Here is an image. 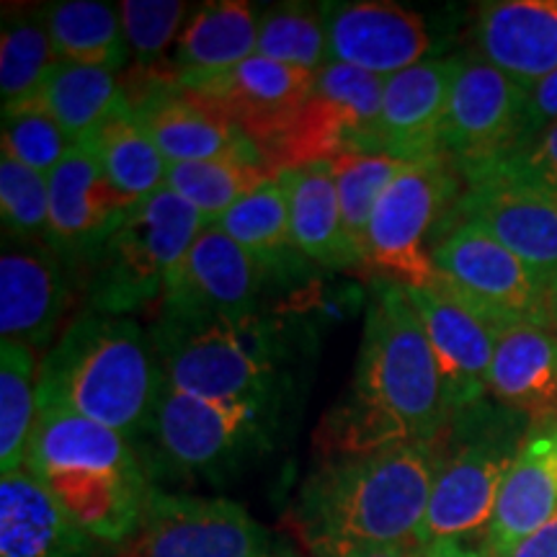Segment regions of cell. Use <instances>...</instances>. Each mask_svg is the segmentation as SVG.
Wrapping results in <instances>:
<instances>
[{
    "instance_id": "cell-13",
    "label": "cell",
    "mask_w": 557,
    "mask_h": 557,
    "mask_svg": "<svg viewBox=\"0 0 557 557\" xmlns=\"http://www.w3.org/2000/svg\"><path fill=\"white\" fill-rule=\"evenodd\" d=\"M267 271L218 225H207L165 278L158 315H256Z\"/></svg>"
},
{
    "instance_id": "cell-29",
    "label": "cell",
    "mask_w": 557,
    "mask_h": 557,
    "mask_svg": "<svg viewBox=\"0 0 557 557\" xmlns=\"http://www.w3.org/2000/svg\"><path fill=\"white\" fill-rule=\"evenodd\" d=\"M218 227L261 263L269 282L287 278L289 271H297L299 261L305 259L292 243L287 191L278 176L243 197L218 222Z\"/></svg>"
},
{
    "instance_id": "cell-44",
    "label": "cell",
    "mask_w": 557,
    "mask_h": 557,
    "mask_svg": "<svg viewBox=\"0 0 557 557\" xmlns=\"http://www.w3.org/2000/svg\"><path fill=\"white\" fill-rule=\"evenodd\" d=\"M549 323H553V331L557 333V278L549 282Z\"/></svg>"
},
{
    "instance_id": "cell-4",
    "label": "cell",
    "mask_w": 557,
    "mask_h": 557,
    "mask_svg": "<svg viewBox=\"0 0 557 557\" xmlns=\"http://www.w3.org/2000/svg\"><path fill=\"white\" fill-rule=\"evenodd\" d=\"M150 336L171 387L282 410L289 385L287 344L274 318L158 315Z\"/></svg>"
},
{
    "instance_id": "cell-16",
    "label": "cell",
    "mask_w": 557,
    "mask_h": 557,
    "mask_svg": "<svg viewBox=\"0 0 557 557\" xmlns=\"http://www.w3.org/2000/svg\"><path fill=\"white\" fill-rule=\"evenodd\" d=\"M312 86L315 73L253 54L191 94L227 116L256 148L263 150L295 122L310 101Z\"/></svg>"
},
{
    "instance_id": "cell-32",
    "label": "cell",
    "mask_w": 557,
    "mask_h": 557,
    "mask_svg": "<svg viewBox=\"0 0 557 557\" xmlns=\"http://www.w3.org/2000/svg\"><path fill=\"white\" fill-rule=\"evenodd\" d=\"M37 357L24 344H0V472L26 468L34 423L39 416Z\"/></svg>"
},
{
    "instance_id": "cell-40",
    "label": "cell",
    "mask_w": 557,
    "mask_h": 557,
    "mask_svg": "<svg viewBox=\"0 0 557 557\" xmlns=\"http://www.w3.org/2000/svg\"><path fill=\"white\" fill-rule=\"evenodd\" d=\"M557 122V70L545 81L527 90L524 116H521V139L537 135L549 124ZM519 139V143H521Z\"/></svg>"
},
{
    "instance_id": "cell-35",
    "label": "cell",
    "mask_w": 557,
    "mask_h": 557,
    "mask_svg": "<svg viewBox=\"0 0 557 557\" xmlns=\"http://www.w3.org/2000/svg\"><path fill=\"white\" fill-rule=\"evenodd\" d=\"M331 163L346 235L359 253L361 267H364L374 209L408 163L387 156H367V152H344V156L333 158Z\"/></svg>"
},
{
    "instance_id": "cell-21",
    "label": "cell",
    "mask_w": 557,
    "mask_h": 557,
    "mask_svg": "<svg viewBox=\"0 0 557 557\" xmlns=\"http://www.w3.org/2000/svg\"><path fill=\"white\" fill-rule=\"evenodd\" d=\"M88 534L54 493L18 470L0 480V557H116Z\"/></svg>"
},
{
    "instance_id": "cell-3",
    "label": "cell",
    "mask_w": 557,
    "mask_h": 557,
    "mask_svg": "<svg viewBox=\"0 0 557 557\" xmlns=\"http://www.w3.org/2000/svg\"><path fill=\"white\" fill-rule=\"evenodd\" d=\"M163 385L148 329L135 318L83 310L41 359L37 400L114 429L137 447Z\"/></svg>"
},
{
    "instance_id": "cell-19",
    "label": "cell",
    "mask_w": 557,
    "mask_h": 557,
    "mask_svg": "<svg viewBox=\"0 0 557 557\" xmlns=\"http://www.w3.org/2000/svg\"><path fill=\"white\" fill-rule=\"evenodd\" d=\"M129 103L169 163L214 158H248L263 163L261 150L227 116L171 81L156 78Z\"/></svg>"
},
{
    "instance_id": "cell-20",
    "label": "cell",
    "mask_w": 557,
    "mask_h": 557,
    "mask_svg": "<svg viewBox=\"0 0 557 557\" xmlns=\"http://www.w3.org/2000/svg\"><path fill=\"white\" fill-rule=\"evenodd\" d=\"M462 54L431 58L387 78L377 124L380 156L403 163L442 156L444 120Z\"/></svg>"
},
{
    "instance_id": "cell-34",
    "label": "cell",
    "mask_w": 557,
    "mask_h": 557,
    "mask_svg": "<svg viewBox=\"0 0 557 557\" xmlns=\"http://www.w3.org/2000/svg\"><path fill=\"white\" fill-rule=\"evenodd\" d=\"M256 54L318 73L329 65V3H278L259 16Z\"/></svg>"
},
{
    "instance_id": "cell-39",
    "label": "cell",
    "mask_w": 557,
    "mask_h": 557,
    "mask_svg": "<svg viewBox=\"0 0 557 557\" xmlns=\"http://www.w3.org/2000/svg\"><path fill=\"white\" fill-rule=\"evenodd\" d=\"M189 5L176 0H124L120 3L122 26L135 62L143 70H152L173 41H178L186 26Z\"/></svg>"
},
{
    "instance_id": "cell-7",
    "label": "cell",
    "mask_w": 557,
    "mask_h": 557,
    "mask_svg": "<svg viewBox=\"0 0 557 557\" xmlns=\"http://www.w3.org/2000/svg\"><path fill=\"white\" fill-rule=\"evenodd\" d=\"M462 184L447 156L408 163L374 209L364 267L398 287H431V248L462 197Z\"/></svg>"
},
{
    "instance_id": "cell-33",
    "label": "cell",
    "mask_w": 557,
    "mask_h": 557,
    "mask_svg": "<svg viewBox=\"0 0 557 557\" xmlns=\"http://www.w3.org/2000/svg\"><path fill=\"white\" fill-rule=\"evenodd\" d=\"M58 62L41 9L5 16L3 34H0L3 109L37 99Z\"/></svg>"
},
{
    "instance_id": "cell-25",
    "label": "cell",
    "mask_w": 557,
    "mask_h": 557,
    "mask_svg": "<svg viewBox=\"0 0 557 557\" xmlns=\"http://www.w3.org/2000/svg\"><path fill=\"white\" fill-rule=\"evenodd\" d=\"M487 393L534 426L557 423V333L537 325L500 333Z\"/></svg>"
},
{
    "instance_id": "cell-18",
    "label": "cell",
    "mask_w": 557,
    "mask_h": 557,
    "mask_svg": "<svg viewBox=\"0 0 557 557\" xmlns=\"http://www.w3.org/2000/svg\"><path fill=\"white\" fill-rule=\"evenodd\" d=\"M431 34L421 13L389 0L329 3V60L393 78L429 60Z\"/></svg>"
},
{
    "instance_id": "cell-10",
    "label": "cell",
    "mask_w": 557,
    "mask_h": 557,
    "mask_svg": "<svg viewBox=\"0 0 557 557\" xmlns=\"http://www.w3.org/2000/svg\"><path fill=\"white\" fill-rule=\"evenodd\" d=\"M274 547L235 500L152 487L143 524L116 557H267Z\"/></svg>"
},
{
    "instance_id": "cell-28",
    "label": "cell",
    "mask_w": 557,
    "mask_h": 557,
    "mask_svg": "<svg viewBox=\"0 0 557 557\" xmlns=\"http://www.w3.org/2000/svg\"><path fill=\"white\" fill-rule=\"evenodd\" d=\"M41 13L58 60L107 67L111 73L127 62L129 45L120 5L101 0H58L41 5Z\"/></svg>"
},
{
    "instance_id": "cell-30",
    "label": "cell",
    "mask_w": 557,
    "mask_h": 557,
    "mask_svg": "<svg viewBox=\"0 0 557 557\" xmlns=\"http://www.w3.org/2000/svg\"><path fill=\"white\" fill-rule=\"evenodd\" d=\"M81 145L94 152L111 184L132 199L143 201L165 186L171 163L152 143L129 101Z\"/></svg>"
},
{
    "instance_id": "cell-43",
    "label": "cell",
    "mask_w": 557,
    "mask_h": 557,
    "mask_svg": "<svg viewBox=\"0 0 557 557\" xmlns=\"http://www.w3.org/2000/svg\"><path fill=\"white\" fill-rule=\"evenodd\" d=\"M421 545H385V547H367L348 553L344 557H421Z\"/></svg>"
},
{
    "instance_id": "cell-11",
    "label": "cell",
    "mask_w": 557,
    "mask_h": 557,
    "mask_svg": "<svg viewBox=\"0 0 557 557\" xmlns=\"http://www.w3.org/2000/svg\"><path fill=\"white\" fill-rule=\"evenodd\" d=\"M47 184H50L47 246L65 263V269L88 271L139 201L111 184L86 145H73L65 160L50 173Z\"/></svg>"
},
{
    "instance_id": "cell-12",
    "label": "cell",
    "mask_w": 557,
    "mask_h": 557,
    "mask_svg": "<svg viewBox=\"0 0 557 557\" xmlns=\"http://www.w3.org/2000/svg\"><path fill=\"white\" fill-rule=\"evenodd\" d=\"M524 103L527 88L480 58H462L442 132V156L457 165L459 176L493 163L519 143Z\"/></svg>"
},
{
    "instance_id": "cell-6",
    "label": "cell",
    "mask_w": 557,
    "mask_h": 557,
    "mask_svg": "<svg viewBox=\"0 0 557 557\" xmlns=\"http://www.w3.org/2000/svg\"><path fill=\"white\" fill-rule=\"evenodd\" d=\"M201 230L205 220L197 209L165 186L139 201L88 267V310L132 318L152 308Z\"/></svg>"
},
{
    "instance_id": "cell-42",
    "label": "cell",
    "mask_w": 557,
    "mask_h": 557,
    "mask_svg": "<svg viewBox=\"0 0 557 557\" xmlns=\"http://www.w3.org/2000/svg\"><path fill=\"white\" fill-rule=\"evenodd\" d=\"M421 557H487V553H480L457 540H436L423 545Z\"/></svg>"
},
{
    "instance_id": "cell-1",
    "label": "cell",
    "mask_w": 557,
    "mask_h": 557,
    "mask_svg": "<svg viewBox=\"0 0 557 557\" xmlns=\"http://www.w3.org/2000/svg\"><path fill=\"white\" fill-rule=\"evenodd\" d=\"M449 423L434 351L406 287L377 282L351 389L325 423L331 455L434 444Z\"/></svg>"
},
{
    "instance_id": "cell-31",
    "label": "cell",
    "mask_w": 557,
    "mask_h": 557,
    "mask_svg": "<svg viewBox=\"0 0 557 557\" xmlns=\"http://www.w3.org/2000/svg\"><path fill=\"white\" fill-rule=\"evenodd\" d=\"M267 163L248 158H214L197 163H171L165 189L197 209L207 225H218L243 197L274 178Z\"/></svg>"
},
{
    "instance_id": "cell-38",
    "label": "cell",
    "mask_w": 557,
    "mask_h": 557,
    "mask_svg": "<svg viewBox=\"0 0 557 557\" xmlns=\"http://www.w3.org/2000/svg\"><path fill=\"white\" fill-rule=\"evenodd\" d=\"M465 186L513 184L547 194H557V122L537 135L521 139L511 150L462 176Z\"/></svg>"
},
{
    "instance_id": "cell-27",
    "label": "cell",
    "mask_w": 557,
    "mask_h": 557,
    "mask_svg": "<svg viewBox=\"0 0 557 557\" xmlns=\"http://www.w3.org/2000/svg\"><path fill=\"white\" fill-rule=\"evenodd\" d=\"M37 101L50 111L73 145L86 143L127 103V90L107 67L58 62Z\"/></svg>"
},
{
    "instance_id": "cell-14",
    "label": "cell",
    "mask_w": 557,
    "mask_h": 557,
    "mask_svg": "<svg viewBox=\"0 0 557 557\" xmlns=\"http://www.w3.org/2000/svg\"><path fill=\"white\" fill-rule=\"evenodd\" d=\"M406 292L434 351L444 403H447L449 416L457 418L483 403L498 331L438 284Z\"/></svg>"
},
{
    "instance_id": "cell-23",
    "label": "cell",
    "mask_w": 557,
    "mask_h": 557,
    "mask_svg": "<svg viewBox=\"0 0 557 557\" xmlns=\"http://www.w3.org/2000/svg\"><path fill=\"white\" fill-rule=\"evenodd\" d=\"M557 511V423L524 436L485 532L487 557H506Z\"/></svg>"
},
{
    "instance_id": "cell-17",
    "label": "cell",
    "mask_w": 557,
    "mask_h": 557,
    "mask_svg": "<svg viewBox=\"0 0 557 557\" xmlns=\"http://www.w3.org/2000/svg\"><path fill=\"white\" fill-rule=\"evenodd\" d=\"M41 240L3 238L0 253V338L32 351L54 346L67 305V274Z\"/></svg>"
},
{
    "instance_id": "cell-41",
    "label": "cell",
    "mask_w": 557,
    "mask_h": 557,
    "mask_svg": "<svg viewBox=\"0 0 557 557\" xmlns=\"http://www.w3.org/2000/svg\"><path fill=\"white\" fill-rule=\"evenodd\" d=\"M506 557H557V511Z\"/></svg>"
},
{
    "instance_id": "cell-37",
    "label": "cell",
    "mask_w": 557,
    "mask_h": 557,
    "mask_svg": "<svg viewBox=\"0 0 557 557\" xmlns=\"http://www.w3.org/2000/svg\"><path fill=\"white\" fill-rule=\"evenodd\" d=\"M0 222H3V238L47 243V227H50L47 176L26 169L9 156H0Z\"/></svg>"
},
{
    "instance_id": "cell-26",
    "label": "cell",
    "mask_w": 557,
    "mask_h": 557,
    "mask_svg": "<svg viewBox=\"0 0 557 557\" xmlns=\"http://www.w3.org/2000/svg\"><path fill=\"white\" fill-rule=\"evenodd\" d=\"M289 205L292 243L305 259L323 269L346 271L361 267L341 218L336 178L331 160L278 173Z\"/></svg>"
},
{
    "instance_id": "cell-9",
    "label": "cell",
    "mask_w": 557,
    "mask_h": 557,
    "mask_svg": "<svg viewBox=\"0 0 557 557\" xmlns=\"http://www.w3.org/2000/svg\"><path fill=\"white\" fill-rule=\"evenodd\" d=\"M465 416L470 418L465 442L438 459L421 545L436 540L462 542L483 529L487 532L500 485L527 436L508 421L491 423V410H480V406L465 410Z\"/></svg>"
},
{
    "instance_id": "cell-5",
    "label": "cell",
    "mask_w": 557,
    "mask_h": 557,
    "mask_svg": "<svg viewBox=\"0 0 557 557\" xmlns=\"http://www.w3.org/2000/svg\"><path fill=\"white\" fill-rule=\"evenodd\" d=\"M276 429L278 408L197 398L165 382L137 451L156 487L222 483L267 455Z\"/></svg>"
},
{
    "instance_id": "cell-24",
    "label": "cell",
    "mask_w": 557,
    "mask_h": 557,
    "mask_svg": "<svg viewBox=\"0 0 557 557\" xmlns=\"http://www.w3.org/2000/svg\"><path fill=\"white\" fill-rule=\"evenodd\" d=\"M256 45H259V16L253 5L243 0L199 5L173 47L171 78L165 81L194 90L253 58Z\"/></svg>"
},
{
    "instance_id": "cell-45",
    "label": "cell",
    "mask_w": 557,
    "mask_h": 557,
    "mask_svg": "<svg viewBox=\"0 0 557 557\" xmlns=\"http://www.w3.org/2000/svg\"><path fill=\"white\" fill-rule=\"evenodd\" d=\"M295 557H299V555H295Z\"/></svg>"
},
{
    "instance_id": "cell-2",
    "label": "cell",
    "mask_w": 557,
    "mask_h": 557,
    "mask_svg": "<svg viewBox=\"0 0 557 557\" xmlns=\"http://www.w3.org/2000/svg\"><path fill=\"white\" fill-rule=\"evenodd\" d=\"M436 470L434 444L329 459L299 487L295 519L305 545L315 557L421 545Z\"/></svg>"
},
{
    "instance_id": "cell-8",
    "label": "cell",
    "mask_w": 557,
    "mask_h": 557,
    "mask_svg": "<svg viewBox=\"0 0 557 557\" xmlns=\"http://www.w3.org/2000/svg\"><path fill=\"white\" fill-rule=\"evenodd\" d=\"M431 267L434 284L483 318L498 336L519 325L553 331L549 284L485 230H447L431 248Z\"/></svg>"
},
{
    "instance_id": "cell-36",
    "label": "cell",
    "mask_w": 557,
    "mask_h": 557,
    "mask_svg": "<svg viewBox=\"0 0 557 557\" xmlns=\"http://www.w3.org/2000/svg\"><path fill=\"white\" fill-rule=\"evenodd\" d=\"M70 150L73 139L37 99L3 109V156L50 178Z\"/></svg>"
},
{
    "instance_id": "cell-22",
    "label": "cell",
    "mask_w": 557,
    "mask_h": 557,
    "mask_svg": "<svg viewBox=\"0 0 557 557\" xmlns=\"http://www.w3.org/2000/svg\"><path fill=\"white\" fill-rule=\"evenodd\" d=\"M478 58L521 88L557 70V0H496L478 9Z\"/></svg>"
},
{
    "instance_id": "cell-15",
    "label": "cell",
    "mask_w": 557,
    "mask_h": 557,
    "mask_svg": "<svg viewBox=\"0 0 557 557\" xmlns=\"http://www.w3.org/2000/svg\"><path fill=\"white\" fill-rule=\"evenodd\" d=\"M457 225L485 230L547 284L557 278V194L513 184L465 186L442 235Z\"/></svg>"
}]
</instances>
